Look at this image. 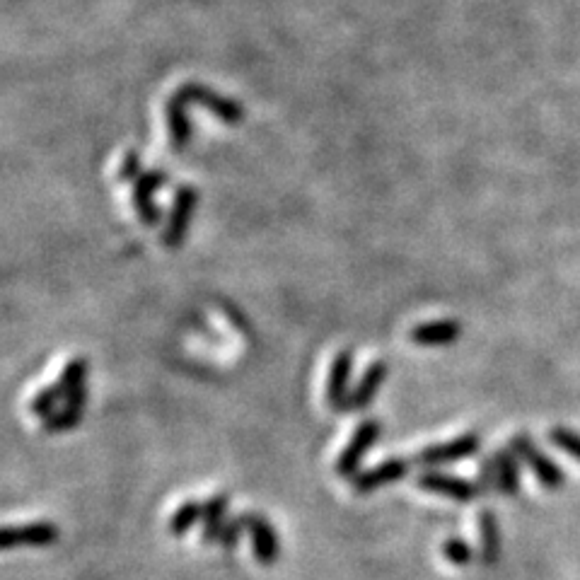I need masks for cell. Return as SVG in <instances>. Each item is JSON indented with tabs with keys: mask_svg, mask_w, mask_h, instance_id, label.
I'll return each instance as SVG.
<instances>
[{
	"mask_svg": "<svg viewBox=\"0 0 580 580\" xmlns=\"http://www.w3.org/2000/svg\"><path fill=\"white\" fill-rule=\"evenodd\" d=\"M133 206H136V213H138V218H141L143 225L153 228V225L160 223V218H162L160 208L150 194H143V191L133 189Z\"/></svg>",
	"mask_w": 580,
	"mask_h": 580,
	"instance_id": "ffe728a7",
	"label": "cell"
},
{
	"mask_svg": "<svg viewBox=\"0 0 580 580\" xmlns=\"http://www.w3.org/2000/svg\"><path fill=\"white\" fill-rule=\"evenodd\" d=\"M510 448H513L515 455H518L520 460H525L527 467L535 472L537 481L544 486V489H549V491L561 489V484H564V472H561V469L556 467V464L551 462L544 452H539L535 448L530 435L527 433L515 435V438L510 440Z\"/></svg>",
	"mask_w": 580,
	"mask_h": 580,
	"instance_id": "3957f363",
	"label": "cell"
},
{
	"mask_svg": "<svg viewBox=\"0 0 580 580\" xmlns=\"http://www.w3.org/2000/svg\"><path fill=\"white\" fill-rule=\"evenodd\" d=\"M228 506H230L228 493H216V496H211L206 503H203V518H201L203 544L218 542L220 530H223V525L228 522V518H225Z\"/></svg>",
	"mask_w": 580,
	"mask_h": 580,
	"instance_id": "7c38bea8",
	"label": "cell"
},
{
	"mask_svg": "<svg viewBox=\"0 0 580 580\" xmlns=\"http://www.w3.org/2000/svg\"><path fill=\"white\" fill-rule=\"evenodd\" d=\"M351 375H353V353L339 351L334 356L332 365H329L327 375V402L336 414H344L348 411V397H351Z\"/></svg>",
	"mask_w": 580,
	"mask_h": 580,
	"instance_id": "ba28073f",
	"label": "cell"
},
{
	"mask_svg": "<svg viewBox=\"0 0 580 580\" xmlns=\"http://www.w3.org/2000/svg\"><path fill=\"white\" fill-rule=\"evenodd\" d=\"M549 435H551V440H554L556 448H561L571 457L580 460V435L566 431V428H554Z\"/></svg>",
	"mask_w": 580,
	"mask_h": 580,
	"instance_id": "603a6c76",
	"label": "cell"
},
{
	"mask_svg": "<svg viewBox=\"0 0 580 580\" xmlns=\"http://www.w3.org/2000/svg\"><path fill=\"white\" fill-rule=\"evenodd\" d=\"M58 404H63V392H61V387H58V382H54V385L44 387V390H39L37 394H34L32 402H29V411L46 421L49 416L56 414Z\"/></svg>",
	"mask_w": 580,
	"mask_h": 580,
	"instance_id": "e0dca14e",
	"label": "cell"
},
{
	"mask_svg": "<svg viewBox=\"0 0 580 580\" xmlns=\"http://www.w3.org/2000/svg\"><path fill=\"white\" fill-rule=\"evenodd\" d=\"M380 433L382 426L377 419H365L358 423L356 433L351 435V440H348V445L341 450L339 460H336V474H339L341 479H353L361 472L365 455H368V452L373 450V445L380 440Z\"/></svg>",
	"mask_w": 580,
	"mask_h": 580,
	"instance_id": "6da1fadb",
	"label": "cell"
},
{
	"mask_svg": "<svg viewBox=\"0 0 580 580\" xmlns=\"http://www.w3.org/2000/svg\"><path fill=\"white\" fill-rule=\"evenodd\" d=\"M462 327L455 319H431L416 324L409 332V339L419 346H450L460 339Z\"/></svg>",
	"mask_w": 580,
	"mask_h": 580,
	"instance_id": "8fae6325",
	"label": "cell"
},
{
	"mask_svg": "<svg viewBox=\"0 0 580 580\" xmlns=\"http://www.w3.org/2000/svg\"><path fill=\"white\" fill-rule=\"evenodd\" d=\"M83 416L85 414H80V411H75V409H71V406L63 404L54 416H49V419L44 421V431L51 433V435H54V433H68V431H73V428L80 426Z\"/></svg>",
	"mask_w": 580,
	"mask_h": 580,
	"instance_id": "ac0fdd59",
	"label": "cell"
},
{
	"mask_svg": "<svg viewBox=\"0 0 580 580\" xmlns=\"http://www.w3.org/2000/svg\"><path fill=\"white\" fill-rule=\"evenodd\" d=\"M477 486L481 493H491L498 489V472H496V457H486V460H481L479 469H477Z\"/></svg>",
	"mask_w": 580,
	"mask_h": 580,
	"instance_id": "7402d4cb",
	"label": "cell"
},
{
	"mask_svg": "<svg viewBox=\"0 0 580 580\" xmlns=\"http://www.w3.org/2000/svg\"><path fill=\"white\" fill-rule=\"evenodd\" d=\"M440 551H443V556L450 561L452 566H469L474 561L472 544H469L467 539H462V537L445 539Z\"/></svg>",
	"mask_w": 580,
	"mask_h": 580,
	"instance_id": "d6986e66",
	"label": "cell"
},
{
	"mask_svg": "<svg viewBox=\"0 0 580 580\" xmlns=\"http://www.w3.org/2000/svg\"><path fill=\"white\" fill-rule=\"evenodd\" d=\"M196 203H199V191L191 187H182L177 191V196H174L172 213H170V218H167L165 235H162V242H165L170 249L182 247L184 237H187V232H189L191 218H194Z\"/></svg>",
	"mask_w": 580,
	"mask_h": 580,
	"instance_id": "8992f818",
	"label": "cell"
},
{
	"mask_svg": "<svg viewBox=\"0 0 580 580\" xmlns=\"http://www.w3.org/2000/svg\"><path fill=\"white\" fill-rule=\"evenodd\" d=\"M479 445H481L479 433L457 435V438L448 440V443H435L416 452L414 464H419V467H438V464L467 460V457L477 455Z\"/></svg>",
	"mask_w": 580,
	"mask_h": 580,
	"instance_id": "7a4b0ae2",
	"label": "cell"
},
{
	"mask_svg": "<svg viewBox=\"0 0 580 580\" xmlns=\"http://www.w3.org/2000/svg\"><path fill=\"white\" fill-rule=\"evenodd\" d=\"M245 530L247 527H245V522H242L240 515H237V518H230L223 525V530H220V537H218L216 544H220V549L223 551H235L237 544H240L242 532Z\"/></svg>",
	"mask_w": 580,
	"mask_h": 580,
	"instance_id": "44dd1931",
	"label": "cell"
},
{
	"mask_svg": "<svg viewBox=\"0 0 580 580\" xmlns=\"http://www.w3.org/2000/svg\"><path fill=\"white\" fill-rule=\"evenodd\" d=\"M201 518H203V503L191 498V501H184L182 506L174 510L170 522H167V532H170L172 537H184L196 522H201Z\"/></svg>",
	"mask_w": 580,
	"mask_h": 580,
	"instance_id": "9a60e30c",
	"label": "cell"
},
{
	"mask_svg": "<svg viewBox=\"0 0 580 580\" xmlns=\"http://www.w3.org/2000/svg\"><path fill=\"white\" fill-rule=\"evenodd\" d=\"M416 486H419L421 491L438 493V496L452 498V501H457V503L474 501V498H477L479 493H481L479 486H477V481L455 477V474L433 472V469H428V472L419 474V479H416Z\"/></svg>",
	"mask_w": 580,
	"mask_h": 580,
	"instance_id": "5b68a950",
	"label": "cell"
},
{
	"mask_svg": "<svg viewBox=\"0 0 580 580\" xmlns=\"http://www.w3.org/2000/svg\"><path fill=\"white\" fill-rule=\"evenodd\" d=\"M479 539H481V561L486 566L496 564L501 556V532H498L496 515L491 510H481L479 513Z\"/></svg>",
	"mask_w": 580,
	"mask_h": 580,
	"instance_id": "4fadbf2b",
	"label": "cell"
},
{
	"mask_svg": "<svg viewBox=\"0 0 580 580\" xmlns=\"http://www.w3.org/2000/svg\"><path fill=\"white\" fill-rule=\"evenodd\" d=\"M496 472H498V491L506 496H518L520 491V474H518V455L513 448L498 450L496 455Z\"/></svg>",
	"mask_w": 580,
	"mask_h": 580,
	"instance_id": "5bb4252c",
	"label": "cell"
},
{
	"mask_svg": "<svg viewBox=\"0 0 580 580\" xmlns=\"http://www.w3.org/2000/svg\"><path fill=\"white\" fill-rule=\"evenodd\" d=\"M242 522H245L249 537H252V551L254 559L261 566H274L281 554V544H278V535L269 520L261 513H242Z\"/></svg>",
	"mask_w": 580,
	"mask_h": 580,
	"instance_id": "52a82bcc",
	"label": "cell"
},
{
	"mask_svg": "<svg viewBox=\"0 0 580 580\" xmlns=\"http://www.w3.org/2000/svg\"><path fill=\"white\" fill-rule=\"evenodd\" d=\"M414 467V460H406V457H390V460H382L375 467L365 469V472H358L356 477L351 479L353 491L361 493H375L377 489H385V486L397 484L402 481L406 474Z\"/></svg>",
	"mask_w": 580,
	"mask_h": 580,
	"instance_id": "277c9868",
	"label": "cell"
},
{
	"mask_svg": "<svg viewBox=\"0 0 580 580\" xmlns=\"http://www.w3.org/2000/svg\"><path fill=\"white\" fill-rule=\"evenodd\" d=\"M87 368H90V363L85 358H73V361L66 363L61 377H58V387H61L63 399L71 397L73 392H78L80 387L87 385Z\"/></svg>",
	"mask_w": 580,
	"mask_h": 580,
	"instance_id": "2e32d148",
	"label": "cell"
},
{
	"mask_svg": "<svg viewBox=\"0 0 580 580\" xmlns=\"http://www.w3.org/2000/svg\"><path fill=\"white\" fill-rule=\"evenodd\" d=\"M387 368L385 361H373L365 368V373L358 380V385L351 390V397H348V411H365L370 404L375 402L377 392H380L382 382L387 380Z\"/></svg>",
	"mask_w": 580,
	"mask_h": 580,
	"instance_id": "30bf717a",
	"label": "cell"
},
{
	"mask_svg": "<svg viewBox=\"0 0 580 580\" xmlns=\"http://www.w3.org/2000/svg\"><path fill=\"white\" fill-rule=\"evenodd\" d=\"M58 539V527L51 525L49 520H39V522H29V525L22 527H5L3 535H0V544L3 549H13V547H51Z\"/></svg>",
	"mask_w": 580,
	"mask_h": 580,
	"instance_id": "9c48e42d",
	"label": "cell"
}]
</instances>
